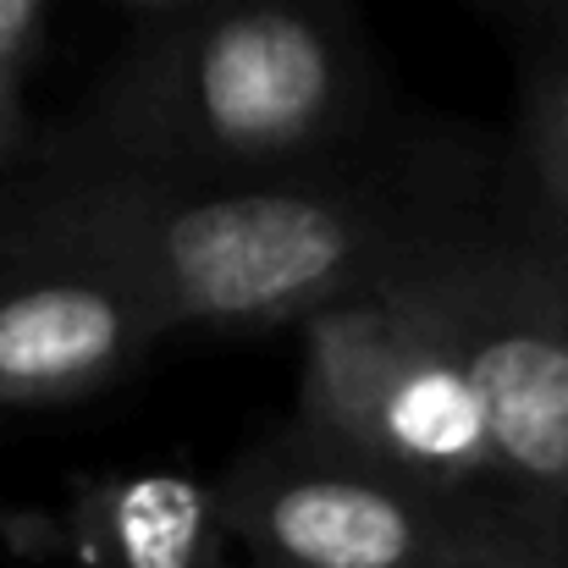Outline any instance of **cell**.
<instances>
[{
    "mask_svg": "<svg viewBox=\"0 0 568 568\" xmlns=\"http://www.w3.org/2000/svg\"><path fill=\"white\" fill-rule=\"evenodd\" d=\"M0 232L61 243L122 271L166 332H265L414 265L453 232L486 221L475 144L386 133L371 150L243 183H166L133 172L11 166Z\"/></svg>",
    "mask_w": 568,
    "mask_h": 568,
    "instance_id": "6da1fadb",
    "label": "cell"
},
{
    "mask_svg": "<svg viewBox=\"0 0 568 568\" xmlns=\"http://www.w3.org/2000/svg\"><path fill=\"white\" fill-rule=\"evenodd\" d=\"M392 133L348 0H189L150 11L28 166L243 183L348 161Z\"/></svg>",
    "mask_w": 568,
    "mask_h": 568,
    "instance_id": "7a4b0ae2",
    "label": "cell"
},
{
    "mask_svg": "<svg viewBox=\"0 0 568 568\" xmlns=\"http://www.w3.org/2000/svg\"><path fill=\"white\" fill-rule=\"evenodd\" d=\"M226 536L265 568H568V508L430 486L293 419L215 480Z\"/></svg>",
    "mask_w": 568,
    "mask_h": 568,
    "instance_id": "3957f363",
    "label": "cell"
},
{
    "mask_svg": "<svg viewBox=\"0 0 568 568\" xmlns=\"http://www.w3.org/2000/svg\"><path fill=\"white\" fill-rule=\"evenodd\" d=\"M403 276L475 386L497 480L568 508V260L497 204Z\"/></svg>",
    "mask_w": 568,
    "mask_h": 568,
    "instance_id": "277c9868",
    "label": "cell"
},
{
    "mask_svg": "<svg viewBox=\"0 0 568 568\" xmlns=\"http://www.w3.org/2000/svg\"><path fill=\"white\" fill-rule=\"evenodd\" d=\"M298 337L293 425L304 436L430 486L508 491L475 386L403 271L310 310Z\"/></svg>",
    "mask_w": 568,
    "mask_h": 568,
    "instance_id": "5b68a950",
    "label": "cell"
},
{
    "mask_svg": "<svg viewBox=\"0 0 568 568\" xmlns=\"http://www.w3.org/2000/svg\"><path fill=\"white\" fill-rule=\"evenodd\" d=\"M161 337L166 321L122 271L0 232V408L111 392Z\"/></svg>",
    "mask_w": 568,
    "mask_h": 568,
    "instance_id": "8992f818",
    "label": "cell"
},
{
    "mask_svg": "<svg viewBox=\"0 0 568 568\" xmlns=\"http://www.w3.org/2000/svg\"><path fill=\"white\" fill-rule=\"evenodd\" d=\"M215 480L183 469H111L72 491L61 519L67 568H204L226 558Z\"/></svg>",
    "mask_w": 568,
    "mask_h": 568,
    "instance_id": "52a82bcc",
    "label": "cell"
},
{
    "mask_svg": "<svg viewBox=\"0 0 568 568\" xmlns=\"http://www.w3.org/2000/svg\"><path fill=\"white\" fill-rule=\"evenodd\" d=\"M503 204L536 243L568 260V33L530 72L525 116H519V155L508 166Z\"/></svg>",
    "mask_w": 568,
    "mask_h": 568,
    "instance_id": "ba28073f",
    "label": "cell"
},
{
    "mask_svg": "<svg viewBox=\"0 0 568 568\" xmlns=\"http://www.w3.org/2000/svg\"><path fill=\"white\" fill-rule=\"evenodd\" d=\"M44 11L50 0H0V89L22 94L39 33H44Z\"/></svg>",
    "mask_w": 568,
    "mask_h": 568,
    "instance_id": "9c48e42d",
    "label": "cell"
},
{
    "mask_svg": "<svg viewBox=\"0 0 568 568\" xmlns=\"http://www.w3.org/2000/svg\"><path fill=\"white\" fill-rule=\"evenodd\" d=\"M0 552L11 558H55L61 552V519L44 508L0 503Z\"/></svg>",
    "mask_w": 568,
    "mask_h": 568,
    "instance_id": "30bf717a",
    "label": "cell"
},
{
    "mask_svg": "<svg viewBox=\"0 0 568 568\" xmlns=\"http://www.w3.org/2000/svg\"><path fill=\"white\" fill-rule=\"evenodd\" d=\"M116 6H133V11H172V6H189V0H116Z\"/></svg>",
    "mask_w": 568,
    "mask_h": 568,
    "instance_id": "8fae6325",
    "label": "cell"
},
{
    "mask_svg": "<svg viewBox=\"0 0 568 568\" xmlns=\"http://www.w3.org/2000/svg\"><path fill=\"white\" fill-rule=\"evenodd\" d=\"M536 6H547V11L564 22V33H568V0H536Z\"/></svg>",
    "mask_w": 568,
    "mask_h": 568,
    "instance_id": "7c38bea8",
    "label": "cell"
},
{
    "mask_svg": "<svg viewBox=\"0 0 568 568\" xmlns=\"http://www.w3.org/2000/svg\"><path fill=\"white\" fill-rule=\"evenodd\" d=\"M204 568H265V564H254V558H248V564H232V558H215V564H204Z\"/></svg>",
    "mask_w": 568,
    "mask_h": 568,
    "instance_id": "4fadbf2b",
    "label": "cell"
}]
</instances>
